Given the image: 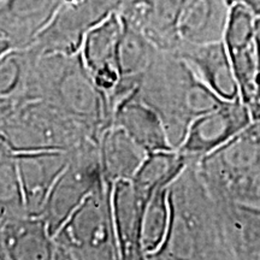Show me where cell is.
<instances>
[{"mask_svg": "<svg viewBox=\"0 0 260 260\" xmlns=\"http://www.w3.org/2000/svg\"><path fill=\"white\" fill-rule=\"evenodd\" d=\"M228 3H229L230 5H233V4H235V3H237V0H226Z\"/></svg>", "mask_w": 260, "mask_h": 260, "instance_id": "23", "label": "cell"}, {"mask_svg": "<svg viewBox=\"0 0 260 260\" xmlns=\"http://www.w3.org/2000/svg\"><path fill=\"white\" fill-rule=\"evenodd\" d=\"M183 0H123L118 15L159 50L175 52L181 45L178 21Z\"/></svg>", "mask_w": 260, "mask_h": 260, "instance_id": "8", "label": "cell"}, {"mask_svg": "<svg viewBox=\"0 0 260 260\" xmlns=\"http://www.w3.org/2000/svg\"><path fill=\"white\" fill-rule=\"evenodd\" d=\"M189 160L178 149L147 153L130 181L139 197L148 204L155 191L169 187L176 180Z\"/></svg>", "mask_w": 260, "mask_h": 260, "instance_id": "16", "label": "cell"}, {"mask_svg": "<svg viewBox=\"0 0 260 260\" xmlns=\"http://www.w3.org/2000/svg\"><path fill=\"white\" fill-rule=\"evenodd\" d=\"M253 45L258 58L260 67V16H256L254 19V29H253Z\"/></svg>", "mask_w": 260, "mask_h": 260, "instance_id": "20", "label": "cell"}, {"mask_svg": "<svg viewBox=\"0 0 260 260\" xmlns=\"http://www.w3.org/2000/svg\"><path fill=\"white\" fill-rule=\"evenodd\" d=\"M198 168L214 200L260 209V121L198 159Z\"/></svg>", "mask_w": 260, "mask_h": 260, "instance_id": "3", "label": "cell"}, {"mask_svg": "<svg viewBox=\"0 0 260 260\" xmlns=\"http://www.w3.org/2000/svg\"><path fill=\"white\" fill-rule=\"evenodd\" d=\"M253 122L248 106L237 99L194 119L178 148L189 159H201L239 135Z\"/></svg>", "mask_w": 260, "mask_h": 260, "instance_id": "6", "label": "cell"}, {"mask_svg": "<svg viewBox=\"0 0 260 260\" xmlns=\"http://www.w3.org/2000/svg\"><path fill=\"white\" fill-rule=\"evenodd\" d=\"M111 203L119 259H145L141 233L147 203L139 197L130 180L112 184Z\"/></svg>", "mask_w": 260, "mask_h": 260, "instance_id": "11", "label": "cell"}, {"mask_svg": "<svg viewBox=\"0 0 260 260\" xmlns=\"http://www.w3.org/2000/svg\"><path fill=\"white\" fill-rule=\"evenodd\" d=\"M111 194L106 182L71 212L52 236L54 258L119 259Z\"/></svg>", "mask_w": 260, "mask_h": 260, "instance_id": "4", "label": "cell"}, {"mask_svg": "<svg viewBox=\"0 0 260 260\" xmlns=\"http://www.w3.org/2000/svg\"><path fill=\"white\" fill-rule=\"evenodd\" d=\"M237 3L247 6L255 16H260V0H237Z\"/></svg>", "mask_w": 260, "mask_h": 260, "instance_id": "21", "label": "cell"}, {"mask_svg": "<svg viewBox=\"0 0 260 260\" xmlns=\"http://www.w3.org/2000/svg\"><path fill=\"white\" fill-rule=\"evenodd\" d=\"M123 0H71L60 6L29 46L38 56L79 53L89 30L118 12Z\"/></svg>", "mask_w": 260, "mask_h": 260, "instance_id": "5", "label": "cell"}, {"mask_svg": "<svg viewBox=\"0 0 260 260\" xmlns=\"http://www.w3.org/2000/svg\"><path fill=\"white\" fill-rule=\"evenodd\" d=\"M99 153L103 176L110 184L132 180L147 155L124 129L116 124L110 125L100 135Z\"/></svg>", "mask_w": 260, "mask_h": 260, "instance_id": "15", "label": "cell"}, {"mask_svg": "<svg viewBox=\"0 0 260 260\" xmlns=\"http://www.w3.org/2000/svg\"><path fill=\"white\" fill-rule=\"evenodd\" d=\"M136 94L160 116L174 149L183 144L197 117L225 103L195 75L186 60L167 51H159Z\"/></svg>", "mask_w": 260, "mask_h": 260, "instance_id": "2", "label": "cell"}, {"mask_svg": "<svg viewBox=\"0 0 260 260\" xmlns=\"http://www.w3.org/2000/svg\"><path fill=\"white\" fill-rule=\"evenodd\" d=\"M122 29V19L118 12H115L88 31L80 51L94 83L107 98L112 95L121 79L118 46Z\"/></svg>", "mask_w": 260, "mask_h": 260, "instance_id": "7", "label": "cell"}, {"mask_svg": "<svg viewBox=\"0 0 260 260\" xmlns=\"http://www.w3.org/2000/svg\"><path fill=\"white\" fill-rule=\"evenodd\" d=\"M248 109L251 111L253 121H260V68L256 75L254 93H253L251 103L248 104Z\"/></svg>", "mask_w": 260, "mask_h": 260, "instance_id": "19", "label": "cell"}, {"mask_svg": "<svg viewBox=\"0 0 260 260\" xmlns=\"http://www.w3.org/2000/svg\"><path fill=\"white\" fill-rule=\"evenodd\" d=\"M214 200V199H213ZM220 224L232 259H260V209L217 201Z\"/></svg>", "mask_w": 260, "mask_h": 260, "instance_id": "13", "label": "cell"}, {"mask_svg": "<svg viewBox=\"0 0 260 260\" xmlns=\"http://www.w3.org/2000/svg\"><path fill=\"white\" fill-rule=\"evenodd\" d=\"M256 16L241 3L230 6L223 42L228 52L253 45V29Z\"/></svg>", "mask_w": 260, "mask_h": 260, "instance_id": "18", "label": "cell"}, {"mask_svg": "<svg viewBox=\"0 0 260 260\" xmlns=\"http://www.w3.org/2000/svg\"><path fill=\"white\" fill-rule=\"evenodd\" d=\"M11 44L0 35V57H2L3 54H5L8 51L11 50Z\"/></svg>", "mask_w": 260, "mask_h": 260, "instance_id": "22", "label": "cell"}, {"mask_svg": "<svg viewBox=\"0 0 260 260\" xmlns=\"http://www.w3.org/2000/svg\"><path fill=\"white\" fill-rule=\"evenodd\" d=\"M169 187L158 189L146 206L142 222L141 246L145 259L160 248L167 236L170 223V205H169Z\"/></svg>", "mask_w": 260, "mask_h": 260, "instance_id": "17", "label": "cell"}, {"mask_svg": "<svg viewBox=\"0 0 260 260\" xmlns=\"http://www.w3.org/2000/svg\"><path fill=\"white\" fill-rule=\"evenodd\" d=\"M136 92L116 106L113 124L124 129L126 134L147 153L174 149L169 142L160 116L142 102Z\"/></svg>", "mask_w": 260, "mask_h": 260, "instance_id": "12", "label": "cell"}, {"mask_svg": "<svg viewBox=\"0 0 260 260\" xmlns=\"http://www.w3.org/2000/svg\"><path fill=\"white\" fill-rule=\"evenodd\" d=\"M68 2L71 0H0V35L12 48H27Z\"/></svg>", "mask_w": 260, "mask_h": 260, "instance_id": "10", "label": "cell"}, {"mask_svg": "<svg viewBox=\"0 0 260 260\" xmlns=\"http://www.w3.org/2000/svg\"><path fill=\"white\" fill-rule=\"evenodd\" d=\"M230 5L226 0H183L178 35L187 44L223 40Z\"/></svg>", "mask_w": 260, "mask_h": 260, "instance_id": "14", "label": "cell"}, {"mask_svg": "<svg viewBox=\"0 0 260 260\" xmlns=\"http://www.w3.org/2000/svg\"><path fill=\"white\" fill-rule=\"evenodd\" d=\"M170 223L160 248L151 259H232L219 212L201 178L198 159L169 186Z\"/></svg>", "mask_w": 260, "mask_h": 260, "instance_id": "1", "label": "cell"}, {"mask_svg": "<svg viewBox=\"0 0 260 260\" xmlns=\"http://www.w3.org/2000/svg\"><path fill=\"white\" fill-rule=\"evenodd\" d=\"M174 53L186 60L195 75L224 102L240 99L232 61L223 40L207 44L182 41Z\"/></svg>", "mask_w": 260, "mask_h": 260, "instance_id": "9", "label": "cell"}]
</instances>
